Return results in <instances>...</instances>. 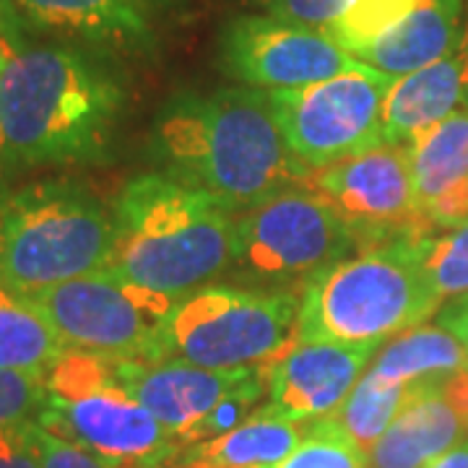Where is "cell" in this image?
Wrapping results in <instances>:
<instances>
[{"instance_id":"1","label":"cell","mask_w":468,"mask_h":468,"mask_svg":"<svg viewBox=\"0 0 468 468\" xmlns=\"http://www.w3.org/2000/svg\"><path fill=\"white\" fill-rule=\"evenodd\" d=\"M156 154L167 177L229 211H250L313 175L289 149L266 91L250 86L169 101L156 120Z\"/></svg>"},{"instance_id":"2","label":"cell","mask_w":468,"mask_h":468,"mask_svg":"<svg viewBox=\"0 0 468 468\" xmlns=\"http://www.w3.org/2000/svg\"><path fill=\"white\" fill-rule=\"evenodd\" d=\"M112 70L79 45H18L0 70V133L8 165L101 162L122 110Z\"/></svg>"},{"instance_id":"3","label":"cell","mask_w":468,"mask_h":468,"mask_svg":"<svg viewBox=\"0 0 468 468\" xmlns=\"http://www.w3.org/2000/svg\"><path fill=\"white\" fill-rule=\"evenodd\" d=\"M110 271L146 292L180 302L234 263L237 218L208 193L167 175H144L115 203Z\"/></svg>"},{"instance_id":"4","label":"cell","mask_w":468,"mask_h":468,"mask_svg":"<svg viewBox=\"0 0 468 468\" xmlns=\"http://www.w3.org/2000/svg\"><path fill=\"white\" fill-rule=\"evenodd\" d=\"M419 234L390 239L310 276L294 341L380 344L432 318L442 300L421 263Z\"/></svg>"},{"instance_id":"5","label":"cell","mask_w":468,"mask_h":468,"mask_svg":"<svg viewBox=\"0 0 468 468\" xmlns=\"http://www.w3.org/2000/svg\"><path fill=\"white\" fill-rule=\"evenodd\" d=\"M115 214L84 185L37 183L0 203V284L34 297L112 266Z\"/></svg>"},{"instance_id":"6","label":"cell","mask_w":468,"mask_h":468,"mask_svg":"<svg viewBox=\"0 0 468 468\" xmlns=\"http://www.w3.org/2000/svg\"><path fill=\"white\" fill-rule=\"evenodd\" d=\"M48 396L37 421L94 452L110 468H144L180 442L117 378L115 362L66 349L45 372Z\"/></svg>"},{"instance_id":"7","label":"cell","mask_w":468,"mask_h":468,"mask_svg":"<svg viewBox=\"0 0 468 468\" xmlns=\"http://www.w3.org/2000/svg\"><path fill=\"white\" fill-rule=\"evenodd\" d=\"M300 300L206 286L180 300L165 323V359L206 369H258L294 341Z\"/></svg>"},{"instance_id":"8","label":"cell","mask_w":468,"mask_h":468,"mask_svg":"<svg viewBox=\"0 0 468 468\" xmlns=\"http://www.w3.org/2000/svg\"><path fill=\"white\" fill-rule=\"evenodd\" d=\"M66 349L110 362H162L169 297L146 292L104 268L29 297Z\"/></svg>"},{"instance_id":"9","label":"cell","mask_w":468,"mask_h":468,"mask_svg":"<svg viewBox=\"0 0 468 468\" xmlns=\"http://www.w3.org/2000/svg\"><path fill=\"white\" fill-rule=\"evenodd\" d=\"M393 81L359 63L328 81L266 94L294 156L304 167L323 169L383 146V107Z\"/></svg>"},{"instance_id":"10","label":"cell","mask_w":468,"mask_h":468,"mask_svg":"<svg viewBox=\"0 0 468 468\" xmlns=\"http://www.w3.org/2000/svg\"><path fill=\"white\" fill-rule=\"evenodd\" d=\"M356 237L310 187H292L237 218L234 263L263 279L315 276L344 261Z\"/></svg>"},{"instance_id":"11","label":"cell","mask_w":468,"mask_h":468,"mask_svg":"<svg viewBox=\"0 0 468 468\" xmlns=\"http://www.w3.org/2000/svg\"><path fill=\"white\" fill-rule=\"evenodd\" d=\"M310 190H315L359 239H399L427 232L414 198L409 146L383 144L375 149L313 169Z\"/></svg>"},{"instance_id":"12","label":"cell","mask_w":468,"mask_h":468,"mask_svg":"<svg viewBox=\"0 0 468 468\" xmlns=\"http://www.w3.org/2000/svg\"><path fill=\"white\" fill-rule=\"evenodd\" d=\"M221 68L250 89H300L341 76L359 63L325 29L273 16L232 18L221 32Z\"/></svg>"},{"instance_id":"13","label":"cell","mask_w":468,"mask_h":468,"mask_svg":"<svg viewBox=\"0 0 468 468\" xmlns=\"http://www.w3.org/2000/svg\"><path fill=\"white\" fill-rule=\"evenodd\" d=\"M375 346L378 344H286L261 367L268 403L297 421L328 419L367 372Z\"/></svg>"},{"instance_id":"14","label":"cell","mask_w":468,"mask_h":468,"mask_svg":"<svg viewBox=\"0 0 468 468\" xmlns=\"http://www.w3.org/2000/svg\"><path fill=\"white\" fill-rule=\"evenodd\" d=\"M117 378L177 442L198 427L250 369H206L180 359L115 362Z\"/></svg>"},{"instance_id":"15","label":"cell","mask_w":468,"mask_h":468,"mask_svg":"<svg viewBox=\"0 0 468 468\" xmlns=\"http://www.w3.org/2000/svg\"><path fill=\"white\" fill-rule=\"evenodd\" d=\"M24 24L97 48L144 50L172 0H14Z\"/></svg>"},{"instance_id":"16","label":"cell","mask_w":468,"mask_h":468,"mask_svg":"<svg viewBox=\"0 0 468 468\" xmlns=\"http://www.w3.org/2000/svg\"><path fill=\"white\" fill-rule=\"evenodd\" d=\"M468 435V411L455 401L448 378L419 385L385 435L369 448V468H424Z\"/></svg>"},{"instance_id":"17","label":"cell","mask_w":468,"mask_h":468,"mask_svg":"<svg viewBox=\"0 0 468 468\" xmlns=\"http://www.w3.org/2000/svg\"><path fill=\"white\" fill-rule=\"evenodd\" d=\"M461 101L468 104V18L445 58L393 81L383 107L385 144L409 146L417 135L458 112Z\"/></svg>"},{"instance_id":"18","label":"cell","mask_w":468,"mask_h":468,"mask_svg":"<svg viewBox=\"0 0 468 468\" xmlns=\"http://www.w3.org/2000/svg\"><path fill=\"white\" fill-rule=\"evenodd\" d=\"M461 29V0H419L401 24L365 50L354 52V60L390 79H403L445 58Z\"/></svg>"},{"instance_id":"19","label":"cell","mask_w":468,"mask_h":468,"mask_svg":"<svg viewBox=\"0 0 468 468\" xmlns=\"http://www.w3.org/2000/svg\"><path fill=\"white\" fill-rule=\"evenodd\" d=\"M307 427L310 421H297L266 403L232 432L183 445L180 452L193 468H273L300 445Z\"/></svg>"},{"instance_id":"20","label":"cell","mask_w":468,"mask_h":468,"mask_svg":"<svg viewBox=\"0 0 468 468\" xmlns=\"http://www.w3.org/2000/svg\"><path fill=\"white\" fill-rule=\"evenodd\" d=\"M421 218L468 180V110H458L409 144Z\"/></svg>"},{"instance_id":"21","label":"cell","mask_w":468,"mask_h":468,"mask_svg":"<svg viewBox=\"0 0 468 468\" xmlns=\"http://www.w3.org/2000/svg\"><path fill=\"white\" fill-rule=\"evenodd\" d=\"M369 369L396 383H432L468 369V349L445 325H417L396 335Z\"/></svg>"},{"instance_id":"22","label":"cell","mask_w":468,"mask_h":468,"mask_svg":"<svg viewBox=\"0 0 468 468\" xmlns=\"http://www.w3.org/2000/svg\"><path fill=\"white\" fill-rule=\"evenodd\" d=\"M66 351L29 297L0 284V369L48 372Z\"/></svg>"},{"instance_id":"23","label":"cell","mask_w":468,"mask_h":468,"mask_svg":"<svg viewBox=\"0 0 468 468\" xmlns=\"http://www.w3.org/2000/svg\"><path fill=\"white\" fill-rule=\"evenodd\" d=\"M421 383H396V380H385L378 372L367 369L356 385L351 388L346 401L331 414V421L349 437L351 442H356L365 452L385 435V430L396 421L409 401L417 396Z\"/></svg>"},{"instance_id":"24","label":"cell","mask_w":468,"mask_h":468,"mask_svg":"<svg viewBox=\"0 0 468 468\" xmlns=\"http://www.w3.org/2000/svg\"><path fill=\"white\" fill-rule=\"evenodd\" d=\"M417 3L419 0H349L341 16L325 27V34L354 58V52L365 50L396 24H401Z\"/></svg>"},{"instance_id":"25","label":"cell","mask_w":468,"mask_h":468,"mask_svg":"<svg viewBox=\"0 0 468 468\" xmlns=\"http://www.w3.org/2000/svg\"><path fill=\"white\" fill-rule=\"evenodd\" d=\"M421 263L440 300L468 297V218L445 234H419Z\"/></svg>"},{"instance_id":"26","label":"cell","mask_w":468,"mask_h":468,"mask_svg":"<svg viewBox=\"0 0 468 468\" xmlns=\"http://www.w3.org/2000/svg\"><path fill=\"white\" fill-rule=\"evenodd\" d=\"M273 468H369V458L331 419H318L310 421L300 445Z\"/></svg>"},{"instance_id":"27","label":"cell","mask_w":468,"mask_h":468,"mask_svg":"<svg viewBox=\"0 0 468 468\" xmlns=\"http://www.w3.org/2000/svg\"><path fill=\"white\" fill-rule=\"evenodd\" d=\"M263 393H266L263 372H261V367L250 369V372L227 393V399L218 403L217 409L203 419L198 427H193V430L183 437L180 445L208 442V440H214V437H221L227 435V432H232V430H237L242 421H248V419L255 414V406H258Z\"/></svg>"},{"instance_id":"28","label":"cell","mask_w":468,"mask_h":468,"mask_svg":"<svg viewBox=\"0 0 468 468\" xmlns=\"http://www.w3.org/2000/svg\"><path fill=\"white\" fill-rule=\"evenodd\" d=\"M48 396L45 372L0 369V424H18L39 417Z\"/></svg>"},{"instance_id":"29","label":"cell","mask_w":468,"mask_h":468,"mask_svg":"<svg viewBox=\"0 0 468 468\" xmlns=\"http://www.w3.org/2000/svg\"><path fill=\"white\" fill-rule=\"evenodd\" d=\"M29 435H32V445L34 452H37V461H39V468H110L94 452H89L81 445L66 440V437L45 430L37 419L29 427Z\"/></svg>"},{"instance_id":"30","label":"cell","mask_w":468,"mask_h":468,"mask_svg":"<svg viewBox=\"0 0 468 468\" xmlns=\"http://www.w3.org/2000/svg\"><path fill=\"white\" fill-rule=\"evenodd\" d=\"M255 3L266 8L268 16L313 27V29H325L331 21L341 16L349 0H255Z\"/></svg>"},{"instance_id":"31","label":"cell","mask_w":468,"mask_h":468,"mask_svg":"<svg viewBox=\"0 0 468 468\" xmlns=\"http://www.w3.org/2000/svg\"><path fill=\"white\" fill-rule=\"evenodd\" d=\"M32 421L0 424V468H39L29 435Z\"/></svg>"},{"instance_id":"32","label":"cell","mask_w":468,"mask_h":468,"mask_svg":"<svg viewBox=\"0 0 468 468\" xmlns=\"http://www.w3.org/2000/svg\"><path fill=\"white\" fill-rule=\"evenodd\" d=\"M440 325H445L451 334L458 335L463 341V346L468 349V297H463V300L455 302L452 307H448L440 315Z\"/></svg>"},{"instance_id":"33","label":"cell","mask_w":468,"mask_h":468,"mask_svg":"<svg viewBox=\"0 0 468 468\" xmlns=\"http://www.w3.org/2000/svg\"><path fill=\"white\" fill-rule=\"evenodd\" d=\"M24 21L18 16L14 0H0V39H21Z\"/></svg>"},{"instance_id":"34","label":"cell","mask_w":468,"mask_h":468,"mask_svg":"<svg viewBox=\"0 0 468 468\" xmlns=\"http://www.w3.org/2000/svg\"><path fill=\"white\" fill-rule=\"evenodd\" d=\"M424 468H468V437L448 452L437 455L435 461H430Z\"/></svg>"},{"instance_id":"35","label":"cell","mask_w":468,"mask_h":468,"mask_svg":"<svg viewBox=\"0 0 468 468\" xmlns=\"http://www.w3.org/2000/svg\"><path fill=\"white\" fill-rule=\"evenodd\" d=\"M180 448H183V445H180ZM180 448L172 452V455H167V458H162V461H156V463H149V466H144V468H193L183 458Z\"/></svg>"},{"instance_id":"36","label":"cell","mask_w":468,"mask_h":468,"mask_svg":"<svg viewBox=\"0 0 468 468\" xmlns=\"http://www.w3.org/2000/svg\"><path fill=\"white\" fill-rule=\"evenodd\" d=\"M18 45H21V39H0V70H3L5 60L14 55V50H16Z\"/></svg>"},{"instance_id":"37","label":"cell","mask_w":468,"mask_h":468,"mask_svg":"<svg viewBox=\"0 0 468 468\" xmlns=\"http://www.w3.org/2000/svg\"><path fill=\"white\" fill-rule=\"evenodd\" d=\"M3 165H8V159H5V144H3V133H0V169Z\"/></svg>"},{"instance_id":"38","label":"cell","mask_w":468,"mask_h":468,"mask_svg":"<svg viewBox=\"0 0 468 468\" xmlns=\"http://www.w3.org/2000/svg\"><path fill=\"white\" fill-rule=\"evenodd\" d=\"M466 110H468V104H466Z\"/></svg>"}]
</instances>
